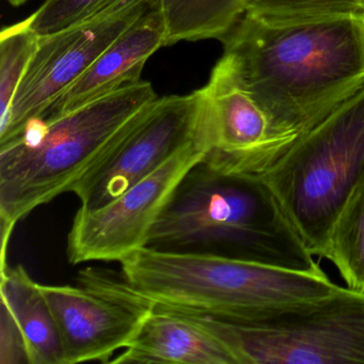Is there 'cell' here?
I'll return each mask as SVG.
<instances>
[{
	"instance_id": "ba28073f",
	"label": "cell",
	"mask_w": 364,
	"mask_h": 364,
	"mask_svg": "<svg viewBox=\"0 0 364 364\" xmlns=\"http://www.w3.org/2000/svg\"><path fill=\"white\" fill-rule=\"evenodd\" d=\"M159 0H118L95 16L40 37L11 109L0 122V146L18 138L53 102Z\"/></svg>"
},
{
	"instance_id": "ffe728a7",
	"label": "cell",
	"mask_w": 364,
	"mask_h": 364,
	"mask_svg": "<svg viewBox=\"0 0 364 364\" xmlns=\"http://www.w3.org/2000/svg\"><path fill=\"white\" fill-rule=\"evenodd\" d=\"M29 364L24 338L11 311L1 302L0 310V364Z\"/></svg>"
},
{
	"instance_id": "d6986e66",
	"label": "cell",
	"mask_w": 364,
	"mask_h": 364,
	"mask_svg": "<svg viewBox=\"0 0 364 364\" xmlns=\"http://www.w3.org/2000/svg\"><path fill=\"white\" fill-rule=\"evenodd\" d=\"M118 0H46L29 16L31 28L40 36L50 35L82 22Z\"/></svg>"
},
{
	"instance_id": "7c38bea8",
	"label": "cell",
	"mask_w": 364,
	"mask_h": 364,
	"mask_svg": "<svg viewBox=\"0 0 364 364\" xmlns=\"http://www.w3.org/2000/svg\"><path fill=\"white\" fill-rule=\"evenodd\" d=\"M166 35L167 27L159 0L35 120H54L119 89L137 84L148 59L165 46Z\"/></svg>"
},
{
	"instance_id": "9a60e30c",
	"label": "cell",
	"mask_w": 364,
	"mask_h": 364,
	"mask_svg": "<svg viewBox=\"0 0 364 364\" xmlns=\"http://www.w3.org/2000/svg\"><path fill=\"white\" fill-rule=\"evenodd\" d=\"M246 0H161L165 46L181 41H220L244 14Z\"/></svg>"
},
{
	"instance_id": "3957f363",
	"label": "cell",
	"mask_w": 364,
	"mask_h": 364,
	"mask_svg": "<svg viewBox=\"0 0 364 364\" xmlns=\"http://www.w3.org/2000/svg\"><path fill=\"white\" fill-rule=\"evenodd\" d=\"M156 99L152 85L140 80L54 120L31 121L0 146L4 257L14 227L36 208L72 193Z\"/></svg>"
},
{
	"instance_id": "7402d4cb",
	"label": "cell",
	"mask_w": 364,
	"mask_h": 364,
	"mask_svg": "<svg viewBox=\"0 0 364 364\" xmlns=\"http://www.w3.org/2000/svg\"><path fill=\"white\" fill-rule=\"evenodd\" d=\"M362 1H363V3H364V0H362Z\"/></svg>"
},
{
	"instance_id": "277c9868",
	"label": "cell",
	"mask_w": 364,
	"mask_h": 364,
	"mask_svg": "<svg viewBox=\"0 0 364 364\" xmlns=\"http://www.w3.org/2000/svg\"><path fill=\"white\" fill-rule=\"evenodd\" d=\"M120 264L127 284L155 306L215 318L314 299L341 287L323 270L297 272L213 253L144 247Z\"/></svg>"
},
{
	"instance_id": "8992f818",
	"label": "cell",
	"mask_w": 364,
	"mask_h": 364,
	"mask_svg": "<svg viewBox=\"0 0 364 364\" xmlns=\"http://www.w3.org/2000/svg\"><path fill=\"white\" fill-rule=\"evenodd\" d=\"M263 178L308 250L323 259L338 214L364 180V88L302 136Z\"/></svg>"
},
{
	"instance_id": "8fae6325",
	"label": "cell",
	"mask_w": 364,
	"mask_h": 364,
	"mask_svg": "<svg viewBox=\"0 0 364 364\" xmlns=\"http://www.w3.org/2000/svg\"><path fill=\"white\" fill-rule=\"evenodd\" d=\"M210 103L212 148L204 161L234 173L264 176L291 150L240 84L227 57L203 87Z\"/></svg>"
},
{
	"instance_id": "30bf717a",
	"label": "cell",
	"mask_w": 364,
	"mask_h": 364,
	"mask_svg": "<svg viewBox=\"0 0 364 364\" xmlns=\"http://www.w3.org/2000/svg\"><path fill=\"white\" fill-rule=\"evenodd\" d=\"M80 285L40 284L60 332L65 364L110 363L133 341L154 309L124 279L88 267Z\"/></svg>"
},
{
	"instance_id": "52a82bcc",
	"label": "cell",
	"mask_w": 364,
	"mask_h": 364,
	"mask_svg": "<svg viewBox=\"0 0 364 364\" xmlns=\"http://www.w3.org/2000/svg\"><path fill=\"white\" fill-rule=\"evenodd\" d=\"M204 136L212 144L210 103L203 89L157 97L72 193L80 208H101Z\"/></svg>"
},
{
	"instance_id": "6da1fadb",
	"label": "cell",
	"mask_w": 364,
	"mask_h": 364,
	"mask_svg": "<svg viewBox=\"0 0 364 364\" xmlns=\"http://www.w3.org/2000/svg\"><path fill=\"white\" fill-rule=\"evenodd\" d=\"M238 80L289 146L364 88V18L268 24L242 14L220 40Z\"/></svg>"
},
{
	"instance_id": "7a4b0ae2",
	"label": "cell",
	"mask_w": 364,
	"mask_h": 364,
	"mask_svg": "<svg viewBox=\"0 0 364 364\" xmlns=\"http://www.w3.org/2000/svg\"><path fill=\"white\" fill-rule=\"evenodd\" d=\"M146 247L323 270L263 176L225 171L204 161L183 178Z\"/></svg>"
},
{
	"instance_id": "9c48e42d",
	"label": "cell",
	"mask_w": 364,
	"mask_h": 364,
	"mask_svg": "<svg viewBox=\"0 0 364 364\" xmlns=\"http://www.w3.org/2000/svg\"><path fill=\"white\" fill-rule=\"evenodd\" d=\"M210 139L199 138L105 205L78 208L68 236V257L86 262H121L148 246L149 236L183 178L210 152Z\"/></svg>"
},
{
	"instance_id": "5b68a950",
	"label": "cell",
	"mask_w": 364,
	"mask_h": 364,
	"mask_svg": "<svg viewBox=\"0 0 364 364\" xmlns=\"http://www.w3.org/2000/svg\"><path fill=\"white\" fill-rule=\"evenodd\" d=\"M176 312L218 338L238 364H364V291L341 287L236 318Z\"/></svg>"
},
{
	"instance_id": "e0dca14e",
	"label": "cell",
	"mask_w": 364,
	"mask_h": 364,
	"mask_svg": "<svg viewBox=\"0 0 364 364\" xmlns=\"http://www.w3.org/2000/svg\"><path fill=\"white\" fill-rule=\"evenodd\" d=\"M244 14L268 24L363 18L362 0H246Z\"/></svg>"
},
{
	"instance_id": "44dd1931",
	"label": "cell",
	"mask_w": 364,
	"mask_h": 364,
	"mask_svg": "<svg viewBox=\"0 0 364 364\" xmlns=\"http://www.w3.org/2000/svg\"><path fill=\"white\" fill-rule=\"evenodd\" d=\"M29 0H8V3L10 5L14 6V7H20V6L24 5L25 3H27Z\"/></svg>"
},
{
	"instance_id": "5bb4252c",
	"label": "cell",
	"mask_w": 364,
	"mask_h": 364,
	"mask_svg": "<svg viewBox=\"0 0 364 364\" xmlns=\"http://www.w3.org/2000/svg\"><path fill=\"white\" fill-rule=\"evenodd\" d=\"M0 294L22 332L29 364H65L58 325L40 283L22 265L1 264Z\"/></svg>"
},
{
	"instance_id": "2e32d148",
	"label": "cell",
	"mask_w": 364,
	"mask_h": 364,
	"mask_svg": "<svg viewBox=\"0 0 364 364\" xmlns=\"http://www.w3.org/2000/svg\"><path fill=\"white\" fill-rule=\"evenodd\" d=\"M323 259L338 268L347 287L364 291V180L338 214Z\"/></svg>"
},
{
	"instance_id": "ac0fdd59",
	"label": "cell",
	"mask_w": 364,
	"mask_h": 364,
	"mask_svg": "<svg viewBox=\"0 0 364 364\" xmlns=\"http://www.w3.org/2000/svg\"><path fill=\"white\" fill-rule=\"evenodd\" d=\"M40 36L31 28V20L6 27L0 33V122L7 118L18 85L33 60Z\"/></svg>"
},
{
	"instance_id": "4fadbf2b",
	"label": "cell",
	"mask_w": 364,
	"mask_h": 364,
	"mask_svg": "<svg viewBox=\"0 0 364 364\" xmlns=\"http://www.w3.org/2000/svg\"><path fill=\"white\" fill-rule=\"evenodd\" d=\"M110 363L238 364L227 346L182 313L155 306Z\"/></svg>"
}]
</instances>
